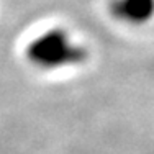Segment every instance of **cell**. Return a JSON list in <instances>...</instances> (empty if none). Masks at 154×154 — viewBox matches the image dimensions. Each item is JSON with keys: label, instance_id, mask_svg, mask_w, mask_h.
I'll list each match as a JSON object with an SVG mask.
<instances>
[{"label": "cell", "instance_id": "1", "mask_svg": "<svg viewBox=\"0 0 154 154\" xmlns=\"http://www.w3.org/2000/svg\"><path fill=\"white\" fill-rule=\"evenodd\" d=\"M87 49L72 41L66 30H48L36 36L26 48V57L33 66L45 71H56L77 66L87 59Z\"/></svg>", "mask_w": 154, "mask_h": 154}, {"label": "cell", "instance_id": "2", "mask_svg": "<svg viewBox=\"0 0 154 154\" xmlns=\"http://www.w3.org/2000/svg\"><path fill=\"white\" fill-rule=\"evenodd\" d=\"M110 15L126 25H143L154 17V0H110Z\"/></svg>", "mask_w": 154, "mask_h": 154}]
</instances>
